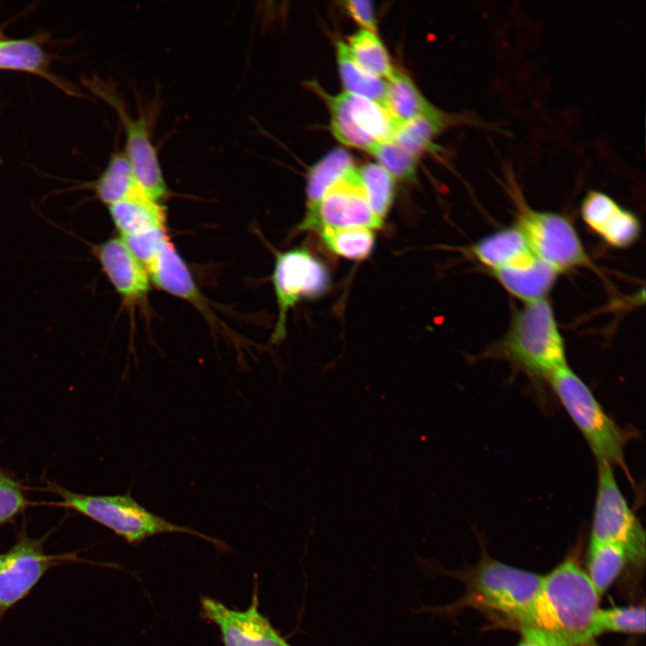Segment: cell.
Wrapping results in <instances>:
<instances>
[{"mask_svg": "<svg viewBox=\"0 0 646 646\" xmlns=\"http://www.w3.org/2000/svg\"><path fill=\"white\" fill-rule=\"evenodd\" d=\"M341 4L352 19L363 28L362 30L375 32L376 18L371 2L350 0Z\"/></svg>", "mask_w": 646, "mask_h": 646, "instance_id": "34", "label": "cell"}, {"mask_svg": "<svg viewBox=\"0 0 646 646\" xmlns=\"http://www.w3.org/2000/svg\"><path fill=\"white\" fill-rule=\"evenodd\" d=\"M29 505L22 485L0 467V525L13 522Z\"/></svg>", "mask_w": 646, "mask_h": 646, "instance_id": "33", "label": "cell"}, {"mask_svg": "<svg viewBox=\"0 0 646 646\" xmlns=\"http://www.w3.org/2000/svg\"><path fill=\"white\" fill-rule=\"evenodd\" d=\"M506 176L507 187L518 208L516 227L531 251L558 273L589 265V257L569 219L559 214L530 208L510 169Z\"/></svg>", "mask_w": 646, "mask_h": 646, "instance_id": "6", "label": "cell"}, {"mask_svg": "<svg viewBox=\"0 0 646 646\" xmlns=\"http://www.w3.org/2000/svg\"><path fill=\"white\" fill-rule=\"evenodd\" d=\"M92 252L124 307L133 310L146 301L151 282L149 274L120 238L95 244Z\"/></svg>", "mask_w": 646, "mask_h": 646, "instance_id": "14", "label": "cell"}, {"mask_svg": "<svg viewBox=\"0 0 646 646\" xmlns=\"http://www.w3.org/2000/svg\"><path fill=\"white\" fill-rule=\"evenodd\" d=\"M120 239L146 270L153 263L165 243L170 240L166 227L153 228Z\"/></svg>", "mask_w": 646, "mask_h": 646, "instance_id": "32", "label": "cell"}, {"mask_svg": "<svg viewBox=\"0 0 646 646\" xmlns=\"http://www.w3.org/2000/svg\"><path fill=\"white\" fill-rule=\"evenodd\" d=\"M46 64V56L36 42L30 39H0V69L39 73Z\"/></svg>", "mask_w": 646, "mask_h": 646, "instance_id": "29", "label": "cell"}, {"mask_svg": "<svg viewBox=\"0 0 646 646\" xmlns=\"http://www.w3.org/2000/svg\"><path fill=\"white\" fill-rule=\"evenodd\" d=\"M598 482L590 540L622 546L628 561L645 559V531L630 509L614 476L611 465L598 463Z\"/></svg>", "mask_w": 646, "mask_h": 646, "instance_id": "8", "label": "cell"}, {"mask_svg": "<svg viewBox=\"0 0 646 646\" xmlns=\"http://www.w3.org/2000/svg\"><path fill=\"white\" fill-rule=\"evenodd\" d=\"M460 121V118L436 109L399 126L393 139L418 159L423 153L432 149L438 134Z\"/></svg>", "mask_w": 646, "mask_h": 646, "instance_id": "21", "label": "cell"}, {"mask_svg": "<svg viewBox=\"0 0 646 646\" xmlns=\"http://www.w3.org/2000/svg\"><path fill=\"white\" fill-rule=\"evenodd\" d=\"M45 491L61 498L57 506L72 509L112 530L128 544L137 545L146 538L164 533L196 536L217 547L223 543L188 527L170 522L149 511L130 493L118 495H86L70 491L56 482H47Z\"/></svg>", "mask_w": 646, "mask_h": 646, "instance_id": "3", "label": "cell"}, {"mask_svg": "<svg viewBox=\"0 0 646 646\" xmlns=\"http://www.w3.org/2000/svg\"><path fill=\"white\" fill-rule=\"evenodd\" d=\"M6 553L0 554V567L3 565L4 560H5Z\"/></svg>", "mask_w": 646, "mask_h": 646, "instance_id": "36", "label": "cell"}, {"mask_svg": "<svg viewBox=\"0 0 646 646\" xmlns=\"http://www.w3.org/2000/svg\"><path fill=\"white\" fill-rule=\"evenodd\" d=\"M348 43L351 57L367 73L386 81L395 73L387 49L375 32L361 30Z\"/></svg>", "mask_w": 646, "mask_h": 646, "instance_id": "26", "label": "cell"}, {"mask_svg": "<svg viewBox=\"0 0 646 646\" xmlns=\"http://www.w3.org/2000/svg\"><path fill=\"white\" fill-rule=\"evenodd\" d=\"M371 153L375 156L378 164L383 167L393 178L411 180L416 172L417 158L405 150L394 139L378 144Z\"/></svg>", "mask_w": 646, "mask_h": 646, "instance_id": "31", "label": "cell"}, {"mask_svg": "<svg viewBox=\"0 0 646 646\" xmlns=\"http://www.w3.org/2000/svg\"><path fill=\"white\" fill-rule=\"evenodd\" d=\"M600 595L587 573L565 560L543 576L531 624L569 646H585L598 635L595 624Z\"/></svg>", "mask_w": 646, "mask_h": 646, "instance_id": "1", "label": "cell"}, {"mask_svg": "<svg viewBox=\"0 0 646 646\" xmlns=\"http://www.w3.org/2000/svg\"><path fill=\"white\" fill-rule=\"evenodd\" d=\"M147 272L157 288L192 303L203 313L208 314L188 266L170 240L162 247Z\"/></svg>", "mask_w": 646, "mask_h": 646, "instance_id": "17", "label": "cell"}, {"mask_svg": "<svg viewBox=\"0 0 646 646\" xmlns=\"http://www.w3.org/2000/svg\"><path fill=\"white\" fill-rule=\"evenodd\" d=\"M357 173L371 210L383 221L393 203L394 178L376 163L364 164Z\"/></svg>", "mask_w": 646, "mask_h": 646, "instance_id": "28", "label": "cell"}, {"mask_svg": "<svg viewBox=\"0 0 646 646\" xmlns=\"http://www.w3.org/2000/svg\"><path fill=\"white\" fill-rule=\"evenodd\" d=\"M108 208L121 238L157 227H166L164 205L148 196L142 189L109 205Z\"/></svg>", "mask_w": 646, "mask_h": 646, "instance_id": "18", "label": "cell"}, {"mask_svg": "<svg viewBox=\"0 0 646 646\" xmlns=\"http://www.w3.org/2000/svg\"><path fill=\"white\" fill-rule=\"evenodd\" d=\"M272 282L279 311L272 340L279 342L285 336L288 311L301 299L317 298L326 292L330 275L319 258L301 247L277 254Z\"/></svg>", "mask_w": 646, "mask_h": 646, "instance_id": "9", "label": "cell"}, {"mask_svg": "<svg viewBox=\"0 0 646 646\" xmlns=\"http://www.w3.org/2000/svg\"><path fill=\"white\" fill-rule=\"evenodd\" d=\"M595 624L598 634L602 632L643 633L645 608L632 606L599 609Z\"/></svg>", "mask_w": 646, "mask_h": 646, "instance_id": "30", "label": "cell"}, {"mask_svg": "<svg viewBox=\"0 0 646 646\" xmlns=\"http://www.w3.org/2000/svg\"><path fill=\"white\" fill-rule=\"evenodd\" d=\"M46 537L32 538L25 527L6 553L0 567V624L4 615L23 599L53 566L78 561L73 554H48L44 550Z\"/></svg>", "mask_w": 646, "mask_h": 646, "instance_id": "10", "label": "cell"}, {"mask_svg": "<svg viewBox=\"0 0 646 646\" xmlns=\"http://www.w3.org/2000/svg\"><path fill=\"white\" fill-rule=\"evenodd\" d=\"M312 86L327 103L332 133L344 144L371 153L394 138L399 125L381 104L346 92L332 96Z\"/></svg>", "mask_w": 646, "mask_h": 646, "instance_id": "7", "label": "cell"}, {"mask_svg": "<svg viewBox=\"0 0 646 646\" xmlns=\"http://www.w3.org/2000/svg\"><path fill=\"white\" fill-rule=\"evenodd\" d=\"M98 92L114 109L121 121L125 132L124 153L132 165L140 188L151 198L162 203L169 196V188L145 117H134L128 113L116 92L106 86L100 87Z\"/></svg>", "mask_w": 646, "mask_h": 646, "instance_id": "12", "label": "cell"}, {"mask_svg": "<svg viewBox=\"0 0 646 646\" xmlns=\"http://www.w3.org/2000/svg\"><path fill=\"white\" fill-rule=\"evenodd\" d=\"M354 167L352 155L343 148L328 152L315 165L307 176V206H315L327 190Z\"/></svg>", "mask_w": 646, "mask_h": 646, "instance_id": "23", "label": "cell"}, {"mask_svg": "<svg viewBox=\"0 0 646 646\" xmlns=\"http://www.w3.org/2000/svg\"><path fill=\"white\" fill-rule=\"evenodd\" d=\"M581 214L589 228L613 247L626 248L640 235L638 217L605 193L589 191L581 203Z\"/></svg>", "mask_w": 646, "mask_h": 646, "instance_id": "15", "label": "cell"}, {"mask_svg": "<svg viewBox=\"0 0 646 646\" xmlns=\"http://www.w3.org/2000/svg\"><path fill=\"white\" fill-rule=\"evenodd\" d=\"M519 631L521 638L517 646H569L558 637L539 628L523 627Z\"/></svg>", "mask_w": 646, "mask_h": 646, "instance_id": "35", "label": "cell"}, {"mask_svg": "<svg viewBox=\"0 0 646 646\" xmlns=\"http://www.w3.org/2000/svg\"><path fill=\"white\" fill-rule=\"evenodd\" d=\"M92 189L99 200L107 206L141 189L132 165L124 152L111 155L105 170L92 183Z\"/></svg>", "mask_w": 646, "mask_h": 646, "instance_id": "22", "label": "cell"}, {"mask_svg": "<svg viewBox=\"0 0 646 646\" xmlns=\"http://www.w3.org/2000/svg\"><path fill=\"white\" fill-rule=\"evenodd\" d=\"M543 576L516 568L489 556L467 575V592L459 601L424 608L436 614H452L472 607L493 613L519 629L531 624Z\"/></svg>", "mask_w": 646, "mask_h": 646, "instance_id": "2", "label": "cell"}, {"mask_svg": "<svg viewBox=\"0 0 646 646\" xmlns=\"http://www.w3.org/2000/svg\"><path fill=\"white\" fill-rule=\"evenodd\" d=\"M336 53L339 74L345 92L383 105L387 81L361 68L351 57L345 43H337Z\"/></svg>", "mask_w": 646, "mask_h": 646, "instance_id": "25", "label": "cell"}, {"mask_svg": "<svg viewBox=\"0 0 646 646\" xmlns=\"http://www.w3.org/2000/svg\"><path fill=\"white\" fill-rule=\"evenodd\" d=\"M383 221L371 208L362 182L354 168L324 194L319 202L307 209L298 231H319L323 227H365L379 229Z\"/></svg>", "mask_w": 646, "mask_h": 646, "instance_id": "11", "label": "cell"}, {"mask_svg": "<svg viewBox=\"0 0 646 646\" xmlns=\"http://www.w3.org/2000/svg\"><path fill=\"white\" fill-rule=\"evenodd\" d=\"M562 405L581 432L598 463L616 464L627 471L624 432L605 413L589 387L568 365L547 377Z\"/></svg>", "mask_w": 646, "mask_h": 646, "instance_id": "5", "label": "cell"}, {"mask_svg": "<svg viewBox=\"0 0 646 646\" xmlns=\"http://www.w3.org/2000/svg\"><path fill=\"white\" fill-rule=\"evenodd\" d=\"M382 106L399 126L437 109L422 95L409 76L398 71L387 80Z\"/></svg>", "mask_w": 646, "mask_h": 646, "instance_id": "20", "label": "cell"}, {"mask_svg": "<svg viewBox=\"0 0 646 646\" xmlns=\"http://www.w3.org/2000/svg\"><path fill=\"white\" fill-rule=\"evenodd\" d=\"M497 281L511 295L526 303L545 298L558 272L534 253L511 266L493 271Z\"/></svg>", "mask_w": 646, "mask_h": 646, "instance_id": "16", "label": "cell"}, {"mask_svg": "<svg viewBox=\"0 0 646 646\" xmlns=\"http://www.w3.org/2000/svg\"><path fill=\"white\" fill-rule=\"evenodd\" d=\"M585 646H598V645L596 644L595 642L593 641V642H589V644H587V645H585Z\"/></svg>", "mask_w": 646, "mask_h": 646, "instance_id": "37", "label": "cell"}, {"mask_svg": "<svg viewBox=\"0 0 646 646\" xmlns=\"http://www.w3.org/2000/svg\"><path fill=\"white\" fill-rule=\"evenodd\" d=\"M628 561L624 549L614 543L590 540L587 575L602 596L619 576Z\"/></svg>", "mask_w": 646, "mask_h": 646, "instance_id": "24", "label": "cell"}, {"mask_svg": "<svg viewBox=\"0 0 646 646\" xmlns=\"http://www.w3.org/2000/svg\"><path fill=\"white\" fill-rule=\"evenodd\" d=\"M201 609L202 616L219 628L223 646H292L259 611L256 596L245 610L204 597Z\"/></svg>", "mask_w": 646, "mask_h": 646, "instance_id": "13", "label": "cell"}, {"mask_svg": "<svg viewBox=\"0 0 646 646\" xmlns=\"http://www.w3.org/2000/svg\"><path fill=\"white\" fill-rule=\"evenodd\" d=\"M318 231L330 251L345 258L364 259L371 253L374 246V232L369 228L323 227Z\"/></svg>", "mask_w": 646, "mask_h": 646, "instance_id": "27", "label": "cell"}, {"mask_svg": "<svg viewBox=\"0 0 646 646\" xmlns=\"http://www.w3.org/2000/svg\"><path fill=\"white\" fill-rule=\"evenodd\" d=\"M469 251L492 271L511 266L533 253L516 226L499 230L480 239Z\"/></svg>", "mask_w": 646, "mask_h": 646, "instance_id": "19", "label": "cell"}, {"mask_svg": "<svg viewBox=\"0 0 646 646\" xmlns=\"http://www.w3.org/2000/svg\"><path fill=\"white\" fill-rule=\"evenodd\" d=\"M497 352L534 376L546 378L566 365L563 339L549 301L526 303L512 318Z\"/></svg>", "mask_w": 646, "mask_h": 646, "instance_id": "4", "label": "cell"}]
</instances>
